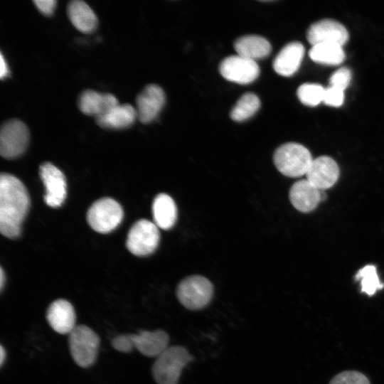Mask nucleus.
<instances>
[{
    "instance_id": "nucleus-25",
    "label": "nucleus",
    "mask_w": 384,
    "mask_h": 384,
    "mask_svg": "<svg viewBox=\"0 0 384 384\" xmlns=\"http://www.w3.org/2000/svg\"><path fill=\"white\" fill-rule=\"evenodd\" d=\"M355 279L361 282V292L373 296L378 290L384 287L378 276L376 267L372 265H368L358 271Z\"/></svg>"
},
{
    "instance_id": "nucleus-3",
    "label": "nucleus",
    "mask_w": 384,
    "mask_h": 384,
    "mask_svg": "<svg viewBox=\"0 0 384 384\" xmlns=\"http://www.w3.org/2000/svg\"><path fill=\"white\" fill-rule=\"evenodd\" d=\"M273 161L277 170L283 175L299 177L306 174L313 159L304 146L289 142L275 150Z\"/></svg>"
},
{
    "instance_id": "nucleus-1",
    "label": "nucleus",
    "mask_w": 384,
    "mask_h": 384,
    "mask_svg": "<svg viewBox=\"0 0 384 384\" xmlns=\"http://www.w3.org/2000/svg\"><path fill=\"white\" fill-rule=\"evenodd\" d=\"M30 206V198L24 184L16 176L0 175V231L9 238L21 233L22 223Z\"/></svg>"
},
{
    "instance_id": "nucleus-19",
    "label": "nucleus",
    "mask_w": 384,
    "mask_h": 384,
    "mask_svg": "<svg viewBox=\"0 0 384 384\" xmlns=\"http://www.w3.org/2000/svg\"><path fill=\"white\" fill-rule=\"evenodd\" d=\"M137 117L136 109L129 104H117L96 118L102 128L123 129L131 126Z\"/></svg>"
},
{
    "instance_id": "nucleus-34",
    "label": "nucleus",
    "mask_w": 384,
    "mask_h": 384,
    "mask_svg": "<svg viewBox=\"0 0 384 384\" xmlns=\"http://www.w3.org/2000/svg\"><path fill=\"white\" fill-rule=\"evenodd\" d=\"M6 358V351L2 346H0V364L3 365Z\"/></svg>"
},
{
    "instance_id": "nucleus-14",
    "label": "nucleus",
    "mask_w": 384,
    "mask_h": 384,
    "mask_svg": "<svg viewBox=\"0 0 384 384\" xmlns=\"http://www.w3.org/2000/svg\"><path fill=\"white\" fill-rule=\"evenodd\" d=\"M324 191L316 188L307 179H302L292 186L289 200L296 209L308 213L314 210L324 199Z\"/></svg>"
},
{
    "instance_id": "nucleus-9",
    "label": "nucleus",
    "mask_w": 384,
    "mask_h": 384,
    "mask_svg": "<svg viewBox=\"0 0 384 384\" xmlns=\"http://www.w3.org/2000/svg\"><path fill=\"white\" fill-rule=\"evenodd\" d=\"M220 75L227 80L247 85L255 81L260 75V67L252 60L239 55L225 58L220 64Z\"/></svg>"
},
{
    "instance_id": "nucleus-26",
    "label": "nucleus",
    "mask_w": 384,
    "mask_h": 384,
    "mask_svg": "<svg viewBox=\"0 0 384 384\" xmlns=\"http://www.w3.org/2000/svg\"><path fill=\"white\" fill-rule=\"evenodd\" d=\"M325 88L316 83H304L297 91L299 101L309 107H314L324 100Z\"/></svg>"
},
{
    "instance_id": "nucleus-6",
    "label": "nucleus",
    "mask_w": 384,
    "mask_h": 384,
    "mask_svg": "<svg viewBox=\"0 0 384 384\" xmlns=\"http://www.w3.org/2000/svg\"><path fill=\"white\" fill-rule=\"evenodd\" d=\"M123 215V209L118 202L111 198H103L96 201L88 209L87 220L94 230L107 233L120 224Z\"/></svg>"
},
{
    "instance_id": "nucleus-24",
    "label": "nucleus",
    "mask_w": 384,
    "mask_h": 384,
    "mask_svg": "<svg viewBox=\"0 0 384 384\" xmlns=\"http://www.w3.org/2000/svg\"><path fill=\"white\" fill-rule=\"evenodd\" d=\"M260 107L259 97L252 92H247L237 101L230 115L235 122H243L252 117Z\"/></svg>"
},
{
    "instance_id": "nucleus-8",
    "label": "nucleus",
    "mask_w": 384,
    "mask_h": 384,
    "mask_svg": "<svg viewBox=\"0 0 384 384\" xmlns=\"http://www.w3.org/2000/svg\"><path fill=\"white\" fill-rule=\"evenodd\" d=\"M29 132L26 125L19 119L5 122L0 131V154L5 159H15L26 149Z\"/></svg>"
},
{
    "instance_id": "nucleus-17",
    "label": "nucleus",
    "mask_w": 384,
    "mask_h": 384,
    "mask_svg": "<svg viewBox=\"0 0 384 384\" xmlns=\"http://www.w3.org/2000/svg\"><path fill=\"white\" fill-rule=\"evenodd\" d=\"M304 51V46L299 42L287 44L273 61L272 66L274 71L282 76H292L299 68Z\"/></svg>"
},
{
    "instance_id": "nucleus-32",
    "label": "nucleus",
    "mask_w": 384,
    "mask_h": 384,
    "mask_svg": "<svg viewBox=\"0 0 384 384\" xmlns=\"http://www.w3.org/2000/svg\"><path fill=\"white\" fill-rule=\"evenodd\" d=\"M9 75V68L7 66L6 62L5 61L4 56L1 54L0 57V78L4 79Z\"/></svg>"
},
{
    "instance_id": "nucleus-10",
    "label": "nucleus",
    "mask_w": 384,
    "mask_h": 384,
    "mask_svg": "<svg viewBox=\"0 0 384 384\" xmlns=\"http://www.w3.org/2000/svg\"><path fill=\"white\" fill-rule=\"evenodd\" d=\"M39 174L46 189L45 203L52 208L61 206L67 195V184L63 173L53 164L45 162L41 165Z\"/></svg>"
},
{
    "instance_id": "nucleus-21",
    "label": "nucleus",
    "mask_w": 384,
    "mask_h": 384,
    "mask_svg": "<svg viewBox=\"0 0 384 384\" xmlns=\"http://www.w3.org/2000/svg\"><path fill=\"white\" fill-rule=\"evenodd\" d=\"M238 55L256 61L267 57L271 52L270 42L265 38L250 35L238 38L234 43Z\"/></svg>"
},
{
    "instance_id": "nucleus-5",
    "label": "nucleus",
    "mask_w": 384,
    "mask_h": 384,
    "mask_svg": "<svg viewBox=\"0 0 384 384\" xmlns=\"http://www.w3.org/2000/svg\"><path fill=\"white\" fill-rule=\"evenodd\" d=\"M70 354L82 368L92 366L97 356L100 345L98 335L85 325H78L68 334Z\"/></svg>"
},
{
    "instance_id": "nucleus-20",
    "label": "nucleus",
    "mask_w": 384,
    "mask_h": 384,
    "mask_svg": "<svg viewBox=\"0 0 384 384\" xmlns=\"http://www.w3.org/2000/svg\"><path fill=\"white\" fill-rule=\"evenodd\" d=\"M68 18L73 25L85 33L92 32L97 25V18L87 3L81 0L70 1L67 7Z\"/></svg>"
},
{
    "instance_id": "nucleus-23",
    "label": "nucleus",
    "mask_w": 384,
    "mask_h": 384,
    "mask_svg": "<svg viewBox=\"0 0 384 384\" xmlns=\"http://www.w3.org/2000/svg\"><path fill=\"white\" fill-rule=\"evenodd\" d=\"M309 55L313 61L328 65H338L345 59V53L342 46L331 43L311 46Z\"/></svg>"
},
{
    "instance_id": "nucleus-27",
    "label": "nucleus",
    "mask_w": 384,
    "mask_h": 384,
    "mask_svg": "<svg viewBox=\"0 0 384 384\" xmlns=\"http://www.w3.org/2000/svg\"><path fill=\"white\" fill-rule=\"evenodd\" d=\"M329 384H370V381L358 371L346 370L335 375Z\"/></svg>"
},
{
    "instance_id": "nucleus-12",
    "label": "nucleus",
    "mask_w": 384,
    "mask_h": 384,
    "mask_svg": "<svg viewBox=\"0 0 384 384\" xmlns=\"http://www.w3.org/2000/svg\"><path fill=\"white\" fill-rule=\"evenodd\" d=\"M164 90L157 85H148L136 99L137 118L144 124L154 120L165 104Z\"/></svg>"
},
{
    "instance_id": "nucleus-31",
    "label": "nucleus",
    "mask_w": 384,
    "mask_h": 384,
    "mask_svg": "<svg viewBox=\"0 0 384 384\" xmlns=\"http://www.w3.org/2000/svg\"><path fill=\"white\" fill-rule=\"evenodd\" d=\"M38 9L44 15H51L56 6V1L55 0H35L33 1Z\"/></svg>"
},
{
    "instance_id": "nucleus-22",
    "label": "nucleus",
    "mask_w": 384,
    "mask_h": 384,
    "mask_svg": "<svg viewBox=\"0 0 384 384\" xmlns=\"http://www.w3.org/2000/svg\"><path fill=\"white\" fill-rule=\"evenodd\" d=\"M154 223L163 230L171 228L177 219V208L174 201L166 193L158 194L152 204Z\"/></svg>"
},
{
    "instance_id": "nucleus-18",
    "label": "nucleus",
    "mask_w": 384,
    "mask_h": 384,
    "mask_svg": "<svg viewBox=\"0 0 384 384\" xmlns=\"http://www.w3.org/2000/svg\"><path fill=\"white\" fill-rule=\"evenodd\" d=\"M119 104L117 99L110 93H100L92 90L83 91L78 100L80 111L96 118L106 113L114 106Z\"/></svg>"
},
{
    "instance_id": "nucleus-13",
    "label": "nucleus",
    "mask_w": 384,
    "mask_h": 384,
    "mask_svg": "<svg viewBox=\"0 0 384 384\" xmlns=\"http://www.w3.org/2000/svg\"><path fill=\"white\" fill-rule=\"evenodd\" d=\"M339 174L340 170L336 162L330 156H321L313 159L306 176L312 185L324 191L336 183Z\"/></svg>"
},
{
    "instance_id": "nucleus-7",
    "label": "nucleus",
    "mask_w": 384,
    "mask_h": 384,
    "mask_svg": "<svg viewBox=\"0 0 384 384\" xmlns=\"http://www.w3.org/2000/svg\"><path fill=\"white\" fill-rule=\"evenodd\" d=\"M160 234L159 228L146 219L137 221L130 228L126 245L132 254L145 256L151 254L159 245Z\"/></svg>"
},
{
    "instance_id": "nucleus-2",
    "label": "nucleus",
    "mask_w": 384,
    "mask_h": 384,
    "mask_svg": "<svg viewBox=\"0 0 384 384\" xmlns=\"http://www.w3.org/2000/svg\"><path fill=\"white\" fill-rule=\"evenodd\" d=\"M194 360L188 350L181 346L167 347L156 357L151 372L156 384H178L184 367Z\"/></svg>"
},
{
    "instance_id": "nucleus-16",
    "label": "nucleus",
    "mask_w": 384,
    "mask_h": 384,
    "mask_svg": "<svg viewBox=\"0 0 384 384\" xmlns=\"http://www.w3.org/2000/svg\"><path fill=\"white\" fill-rule=\"evenodd\" d=\"M129 335L133 348L148 357H157L169 347V336L161 329L153 331L142 330Z\"/></svg>"
},
{
    "instance_id": "nucleus-29",
    "label": "nucleus",
    "mask_w": 384,
    "mask_h": 384,
    "mask_svg": "<svg viewBox=\"0 0 384 384\" xmlns=\"http://www.w3.org/2000/svg\"><path fill=\"white\" fill-rule=\"evenodd\" d=\"M344 91L329 86L325 88L323 102L331 107H339L343 103Z\"/></svg>"
},
{
    "instance_id": "nucleus-15",
    "label": "nucleus",
    "mask_w": 384,
    "mask_h": 384,
    "mask_svg": "<svg viewBox=\"0 0 384 384\" xmlns=\"http://www.w3.org/2000/svg\"><path fill=\"white\" fill-rule=\"evenodd\" d=\"M46 319L50 327L60 334H69L76 326L74 308L65 299L53 302L47 309Z\"/></svg>"
},
{
    "instance_id": "nucleus-33",
    "label": "nucleus",
    "mask_w": 384,
    "mask_h": 384,
    "mask_svg": "<svg viewBox=\"0 0 384 384\" xmlns=\"http://www.w3.org/2000/svg\"><path fill=\"white\" fill-rule=\"evenodd\" d=\"M5 282H6V275L4 274V272L2 267H1V271H0V289L1 290L3 289Z\"/></svg>"
},
{
    "instance_id": "nucleus-4",
    "label": "nucleus",
    "mask_w": 384,
    "mask_h": 384,
    "mask_svg": "<svg viewBox=\"0 0 384 384\" xmlns=\"http://www.w3.org/2000/svg\"><path fill=\"white\" fill-rule=\"evenodd\" d=\"M214 292L213 284L201 275H191L181 280L176 287L179 302L191 311L201 310L210 302Z\"/></svg>"
},
{
    "instance_id": "nucleus-11",
    "label": "nucleus",
    "mask_w": 384,
    "mask_h": 384,
    "mask_svg": "<svg viewBox=\"0 0 384 384\" xmlns=\"http://www.w3.org/2000/svg\"><path fill=\"white\" fill-rule=\"evenodd\" d=\"M348 32L340 22L324 18L312 23L306 32V38L313 46L331 43L343 46L348 40Z\"/></svg>"
},
{
    "instance_id": "nucleus-28",
    "label": "nucleus",
    "mask_w": 384,
    "mask_h": 384,
    "mask_svg": "<svg viewBox=\"0 0 384 384\" xmlns=\"http://www.w3.org/2000/svg\"><path fill=\"white\" fill-rule=\"evenodd\" d=\"M351 80V70L345 67L336 70L330 77L329 86L344 91L350 84Z\"/></svg>"
},
{
    "instance_id": "nucleus-30",
    "label": "nucleus",
    "mask_w": 384,
    "mask_h": 384,
    "mask_svg": "<svg viewBox=\"0 0 384 384\" xmlns=\"http://www.w3.org/2000/svg\"><path fill=\"white\" fill-rule=\"evenodd\" d=\"M112 345L114 349L122 353H129L134 349L129 334L115 336L112 340Z\"/></svg>"
}]
</instances>
